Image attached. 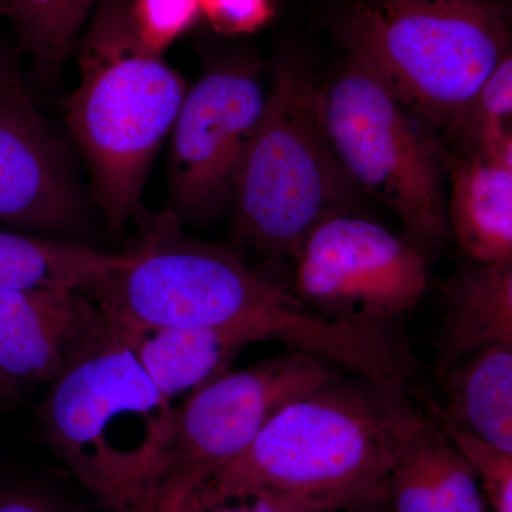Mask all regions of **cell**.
Masks as SVG:
<instances>
[{
  "label": "cell",
  "instance_id": "cell-1",
  "mask_svg": "<svg viewBox=\"0 0 512 512\" xmlns=\"http://www.w3.org/2000/svg\"><path fill=\"white\" fill-rule=\"evenodd\" d=\"M84 293L111 322L232 330L372 379L396 360L390 330L323 318L237 252L188 237L173 211L148 222L126 262Z\"/></svg>",
  "mask_w": 512,
  "mask_h": 512
},
{
  "label": "cell",
  "instance_id": "cell-2",
  "mask_svg": "<svg viewBox=\"0 0 512 512\" xmlns=\"http://www.w3.org/2000/svg\"><path fill=\"white\" fill-rule=\"evenodd\" d=\"M406 384L340 373L274 414L184 511L269 497L316 512H373L426 423Z\"/></svg>",
  "mask_w": 512,
  "mask_h": 512
},
{
  "label": "cell",
  "instance_id": "cell-3",
  "mask_svg": "<svg viewBox=\"0 0 512 512\" xmlns=\"http://www.w3.org/2000/svg\"><path fill=\"white\" fill-rule=\"evenodd\" d=\"M74 50L79 82L67 101V126L89 165L94 200L121 231L137 210L187 83L141 42L130 0H99Z\"/></svg>",
  "mask_w": 512,
  "mask_h": 512
},
{
  "label": "cell",
  "instance_id": "cell-4",
  "mask_svg": "<svg viewBox=\"0 0 512 512\" xmlns=\"http://www.w3.org/2000/svg\"><path fill=\"white\" fill-rule=\"evenodd\" d=\"M173 406L99 309L40 406V433L104 507L148 512Z\"/></svg>",
  "mask_w": 512,
  "mask_h": 512
},
{
  "label": "cell",
  "instance_id": "cell-5",
  "mask_svg": "<svg viewBox=\"0 0 512 512\" xmlns=\"http://www.w3.org/2000/svg\"><path fill=\"white\" fill-rule=\"evenodd\" d=\"M339 39L404 109L446 133L511 52V8L505 0H355Z\"/></svg>",
  "mask_w": 512,
  "mask_h": 512
},
{
  "label": "cell",
  "instance_id": "cell-6",
  "mask_svg": "<svg viewBox=\"0 0 512 512\" xmlns=\"http://www.w3.org/2000/svg\"><path fill=\"white\" fill-rule=\"evenodd\" d=\"M357 192L326 137L319 86L301 64L276 67L232 195L238 241L295 258L313 229L353 210Z\"/></svg>",
  "mask_w": 512,
  "mask_h": 512
},
{
  "label": "cell",
  "instance_id": "cell-7",
  "mask_svg": "<svg viewBox=\"0 0 512 512\" xmlns=\"http://www.w3.org/2000/svg\"><path fill=\"white\" fill-rule=\"evenodd\" d=\"M320 119L350 181L389 207L424 252L450 239L446 147L382 83L349 59L319 87Z\"/></svg>",
  "mask_w": 512,
  "mask_h": 512
},
{
  "label": "cell",
  "instance_id": "cell-8",
  "mask_svg": "<svg viewBox=\"0 0 512 512\" xmlns=\"http://www.w3.org/2000/svg\"><path fill=\"white\" fill-rule=\"evenodd\" d=\"M338 373L339 367L319 357L288 350L227 372L174 404L148 512H183L192 495L241 456L279 409Z\"/></svg>",
  "mask_w": 512,
  "mask_h": 512
},
{
  "label": "cell",
  "instance_id": "cell-9",
  "mask_svg": "<svg viewBox=\"0 0 512 512\" xmlns=\"http://www.w3.org/2000/svg\"><path fill=\"white\" fill-rule=\"evenodd\" d=\"M295 261L296 296L340 322L389 326L416 308L429 288L423 249L350 212L313 229Z\"/></svg>",
  "mask_w": 512,
  "mask_h": 512
},
{
  "label": "cell",
  "instance_id": "cell-10",
  "mask_svg": "<svg viewBox=\"0 0 512 512\" xmlns=\"http://www.w3.org/2000/svg\"><path fill=\"white\" fill-rule=\"evenodd\" d=\"M268 99L258 66L245 62L220 64L187 90L171 128L168 161L173 212L181 222L212 221L231 204Z\"/></svg>",
  "mask_w": 512,
  "mask_h": 512
},
{
  "label": "cell",
  "instance_id": "cell-11",
  "mask_svg": "<svg viewBox=\"0 0 512 512\" xmlns=\"http://www.w3.org/2000/svg\"><path fill=\"white\" fill-rule=\"evenodd\" d=\"M82 204L66 151L22 80L0 89V222L62 238L82 229Z\"/></svg>",
  "mask_w": 512,
  "mask_h": 512
},
{
  "label": "cell",
  "instance_id": "cell-12",
  "mask_svg": "<svg viewBox=\"0 0 512 512\" xmlns=\"http://www.w3.org/2000/svg\"><path fill=\"white\" fill-rule=\"evenodd\" d=\"M99 315L84 292H0V373L13 382L52 383Z\"/></svg>",
  "mask_w": 512,
  "mask_h": 512
},
{
  "label": "cell",
  "instance_id": "cell-13",
  "mask_svg": "<svg viewBox=\"0 0 512 512\" xmlns=\"http://www.w3.org/2000/svg\"><path fill=\"white\" fill-rule=\"evenodd\" d=\"M107 322L173 404L225 375L238 353L252 345L241 333L227 329Z\"/></svg>",
  "mask_w": 512,
  "mask_h": 512
},
{
  "label": "cell",
  "instance_id": "cell-14",
  "mask_svg": "<svg viewBox=\"0 0 512 512\" xmlns=\"http://www.w3.org/2000/svg\"><path fill=\"white\" fill-rule=\"evenodd\" d=\"M447 222L461 251L480 264L512 262V168L446 148Z\"/></svg>",
  "mask_w": 512,
  "mask_h": 512
},
{
  "label": "cell",
  "instance_id": "cell-15",
  "mask_svg": "<svg viewBox=\"0 0 512 512\" xmlns=\"http://www.w3.org/2000/svg\"><path fill=\"white\" fill-rule=\"evenodd\" d=\"M498 345L512 348V262L473 261L448 288L440 367Z\"/></svg>",
  "mask_w": 512,
  "mask_h": 512
},
{
  "label": "cell",
  "instance_id": "cell-16",
  "mask_svg": "<svg viewBox=\"0 0 512 512\" xmlns=\"http://www.w3.org/2000/svg\"><path fill=\"white\" fill-rule=\"evenodd\" d=\"M126 254H109L60 237L0 231V292L70 289L86 292L119 268Z\"/></svg>",
  "mask_w": 512,
  "mask_h": 512
},
{
  "label": "cell",
  "instance_id": "cell-17",
  "mask_svg": "<svg viewBox=\"0 0 512 512\" xmlns=\"http://www.w3.org/2000/svg\"><path fill=\"white\" fill-rule=\"evenodd\" d=\"M446 421L512 453V348L490 346L443 372Z\"/></svg>",
  "mask_w": 512,
  "mask_h": 512
},
{
  "label": "cell",
  "instance_id": "cell-18",
  "mask_svg": "<svg viewBox=\"0 0 512 512\" xmlns=\"http://www.w3.org/2000/svg\"><path fill=\"white\" fill-rule=\"evenodd\" d=\"M99 0H0L37 72L53 79L72 55Z\"/></svg>",
  "mask_w": 512,
  "mask_h": 512
},
{
  "label": "cell",
  "instance_id": "cell-19",
  "mask_svg": "<svg viewBox=\"0 0 512 512\" xmlns=\"http://www.w3.org/2000/svg\"><path fill=\"white\" fill-rule=\"evenodd\" d=\"M453 153L512 168V57L507 53L456 123L446 131Z\"/></svg>",
  "mask_w": 512,
  "mask_h": 512
},
{
  "label": "cell",
  "instance_id": "cell-20",
  "mask_svg": "<svg viewBox=\"0 0 512 512\" xmlns=\"http://www.w3.org/2000/svg\"><path fill=\"white\" fill-rule=\"evenodd\" d=\"M421 512H485L476 474L437 427L420 498Z\"/></svg>",
  "mask_w": 512,
  "mask_h": 512
},
{
  "label": "cell",
  "instance_id": "cell-21",
  "mask_svg": "<svg viewBox=\"0 0 512 512\" xmlns=\"http://www.w3.org/2000/svg\"><path fill=\"white\" fill-rule=\"evenodd\" d=\"M443 433L467 461L494 512H512V453L444 423Z\"/></svg>",
  "mask_w": 512,
  "mask_h": 512
},
{
  "label": "cell",
  "instance_id": "cell-22",
  "mask_svg": "<svg viewBox=\"0 0 512 512\" xmlns=\"http://www.w3.org/2000/svg\"><path fill=\"white\" fill-rule=\"evenodd\" d=\"M131 20L141 42L163 55L201 18L200 0H130Z\"/></svg>",
  "mask_w": 512,
  "mask_h": 512
},
{
  "label": "cell",
  "instance_id": "cell-23",
  "mask_svg": "<svg viewBox=\"0 0 512 512\" xmlns=\"http://www.w3.org/2000/svg\"><path fill=\"white\" fill-rule=\"evenodd\" d=\"M201 16L224 36L251 35L274 18L272 0H200Z\"/></svg>",
  "mask_w": 512,
  "mask_h": 512
},
{
  "label": "cell",
  "instance_id": "cell-24",
  "mask_svg": "<svg viewBox=\"0 0 512 512\" xmlns=\"http://www.w3.org/2000/svg\"><path fill=\"white\" fill-rule=\"evenodd\" d=\"M184 512H316L309 508L276 500L269 497L245 498V500L229 501L204 510H188Z\"/></svg>",
  "mask_w": 512,
  "mask_h": 512
},
{
  "label": "cell",
  "instance_id": "cell-25",
  "mask_svg": "<svg viewBox=\"0 0 512 512\" xmlns=\"http://www.w3.org/2000/svg\"><path fill=\"white\" fill-rule=\"evenodd\" d=\"M0 512H60L52 501L35 491L13 488L0 491Z\"/></svg>",
  "mask_w": 512,
  "mask_h": 512
},
{
  "label": "cell",
  "instance_id": "cell-26",
  "mask_svg": "<svg viewBox=\"0 0 512 512\" xmlns=\"http://www.w3.org/2000/svg\"><path fill=\"white\" fill-rule=\"evenodd\" d=\"M18 82H20V77L16 72L12 57L9 56L8 50L0 42V89Z\"/></svg>",
  "mask_w": 512,
  "mask_h": 512
},
{
  "label": "cell",
  "instance_id": "cell-27",
  "mask_svg": "<svg viewBox=\"0 0 512 512\" xmlns=\"http://www.w3.org/2000/svg\"><path fill=\"white\" fill-rule=\"evenodd\" d=\"M16 387H18V383L0 373V403L15 397Z\"/></svg>",
  "mask_w": 512,
  "mask_h": 512
},
{
  "label": "cell",
  "instance_id": "cell-28",
  "mask_svg": "<svg viewBox=\"0 0 512 512\" xmlns=\"http://www.w3.org/2000/svg\"><path fill=\"white\" fill-rule=\"evenodd\" d=\"M373 512H384L383 508H379V510L373 511Z\"/></svg>",
  "mask_w": 512,
  "mask_h": 512
}]
</instances>
